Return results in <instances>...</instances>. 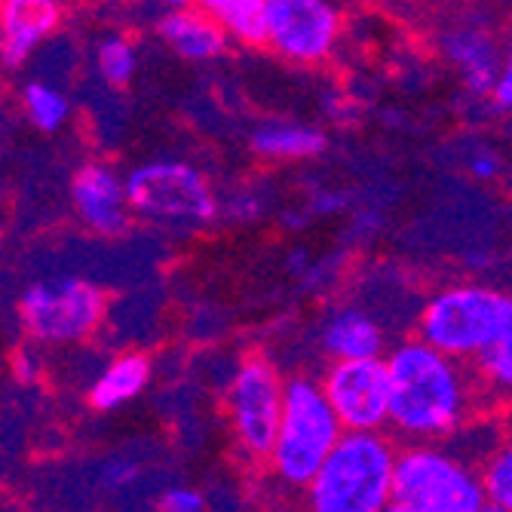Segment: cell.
I'll return each mask as SVG.
<instances>
[{"label":"cell","instance_id":"1","mask_svg":"<svg viewBox=\"0 0 512 512\" xmlns=\"http://www.w3.org/2000/svg\"><path fill=\"white\" fill-rule=\"evenodd\" d=\"M390 365V427L408 439H439L463 424L470 387L463 362L436 350L424 338L393 347Z\"/></svg>","mask_w":512,"mask_h":512},{"label":"cell","instance_id":"2","mask_svg":"<svg viewBox=\"0 0 512 512\" xmlns=\"http://www.w3.org/2000/svg\"><path fill=\"white\" fill-rule=\"evenodd\" d=\"M396 460L381 430H347L307 485L313 512H384L393 503Z\"/></svg>","mask_w":512,"mask_h":512},{"label":"cell","instance_id":"3","mask_svg":"<svg viewBox=\"0 0 512 512\" xmlns=\"http://www.w3.org/2000/svg\"><path fill=\"white\" fill-rule=\"evenodd\" d=\"M512 295L482 286L454 283L427 298L417 316V338L460 362H476L506 329Z\"/></svg>","mask_w":512,"mask_h":512},{"label":"cell","instance_id":"4","mask_svg":"<svg viewBox=\"0 0 512 512\" xmlns=\"http://www.w3.org/2000/svg\"><path fill=\"white\" fill-rule=\"evenodd\" d=\"M344 433L347 430L322 384L310 378L286 381L283 424H279V436L270 454L273 470L289 485H310Z\"/></svg>","mask_w":512,"mask_h":512},{"label":"cell","instance_id":"5","mask_svg":"<svg viewBox=\"0 0 512 512\" xmlns=\"http://www.w3.org/2000/svg\"><path fill=\"white\" fill-rule=\"evenodd\" d=\"M105 310V292L80 276L37 279L16 301V313L25 335L50 347L80 344L92 338L99 332Z\"/></svg>","mask_w":512,"mask_h":512},{"label":"cell","instance_id":"6","mask_svg":"<svg viewBox=\"0 0 512 512\" xmlns=\"http://www.w3.org/2000/svg\"><path fill=\"white\" fill-rule=\"evenodd\" d=\"M132 212L154 224L200 227L218 215V197L203 169L188 160H148L126 175Z\"/></svg>","mask_w":512,"mask_h":512},{"label":"cell","instance_id":"7","mask_svg":"<svg viewBox=\"0 0 512 512\" xmlns=\"http://www.w3.org/2000/svg\"><path fill=\"white\" fill-rule=\"evenodd\" d=\"M393 500L430 512H476L488 494L485 482L457 457L439 448H408L396 460Z\"/></svg>","mask_w":512,"mask_h":512},{"label":"cell","instance_id":"8","mask_svg":"<svg viewBox=\"0 0 512 512\" xmlns=\"http://www.w3.org/2000/svg\"><path fill=\"white\" fill-rule=\"evenodd\" d=\"M227 414L252 457H270L286 408V381L264 356H249L227 384Z\"/></svg>","mask_w":512,"mask_h":512},{"label":"cell","instance_id":"9","mask_svg":"<svg viewBox=\"0 0 512 512\" xmlns=\"http://www.w3.org/2000/svg\"><path fill=\"white\" fill-rule=\"evenodd\" d=\"M341 37L335 0H267V46L292 65L313 68L332 59Z\"/></svg>","mask_w":512,"mask_h":512},{"label":"cell","instance_id":"10","mask_svg":"<svg viewBox=\"0 0 512 512\" xmlns=\"http://www.w3.org/2000/svg\"><path fill=\"white\" fill-rule=\"evenodd\" d=\"M319 384L344 430H381L390 424L393 384L387 359H335Z\"/></svg>","mask_w":512,"mask_h":512},{"label":"cell","instance_id":"11","mask_svg":"<svg viewBox=\"0 0 512 512\" xmlns=\"http://www.w3.org/2000/svg\"><path fill=\"white\" fill-rule=\"evenodd\" d=\"M71 206L80 224L99 237H123L135 215L126 178L105 160H86L74 172Z\"/></svg>","mask_w":512,"mask_h":512},{"label":"cell","instance_id":"12","mask_svg":"<svg viewBox=\"0 0 512 512\" xmlns=\"http://www.w3.org/2000/svg\"><path fill=\"white\" fill-rule=\"evenodd\" d=\"M62 25V0H0V59L25 65Z\"/></svg>","mask_w":512,"mask_h":512},{"label":"cell","instance_id":"13","mask_svg":"<svg viewBox=\"0 0 512 512\" xmlns=\"http://www.w3.org/2000/svg\"><path fill=\"white\" fill-rule=\"evenodd\" d=\"M442 56L448 65L460 74L463 86H467L470 96H491L500 65H503V43L482 25H460L442 34L439 40Z\"/></svg>","mask_w":512,"mask_h":512},{"label":"cell","instance_id":"14","mask_svg":"<svg viewBox=\"0 0 512 512\" xmlns=\"http://www.w3.org/2000/svg\"><path fill=\"white\" fill-rule=\"evenodd\" d=\"M157 37L184 62H215L227 53L230 34L197 4L166 10L157 19Z\"/></svg>","mask_w":512,"mask_h":512},{"label":"cell","instance_id":"15","mask_svg":"<svg viewBox=\"0 0 512 512\" xmlns=\"http://www.w3.org/2000/svg\"><path fill=\"white\" fill-rule=\"evenodd\" d=\"M322 353L335 359H368L384 353V329L381 322L362 307H338L322 322Z\"/></svg>","mask_w":512,"mask_h":512},{"label":"cell","instance_id":"16","mask_svg":"<svg viewBox=\"0 0 512 512\" xmlns=\"http://www.w3.org/2000/svg\"><path fill=\"white\" fill-rule=\"evenodd\" d=\"M325 132L310 123L298 120H273L261 123L252 129L249 145L258 157L273 160V163H298V160H313L325 151Z\"/></svg>","mask_w":512,"mask_h":512},{"label":"cell","instance_id":"17","mask_svg":"<svg viewBox=\"0 0 512 512\" xmlns=\"http://www.w3.org/2000/svg\"><path fill=\"white\" fill-rule=\"evenodd\" d=\"M151 381V359L145 353H120L89 390V405L96 411H114L135 396Z\"/></svg>","mask_w":512,"mask_h":512},{"label":"cell","instance_id":"18","mask_svg":"<svg viewBox=\"0 0 512 512\" xmlns=\"http://www.w3.org/2000/svg\"><path fill=\"white\" fill-rule=\"evenodd\" d=\"M197 4L246 46H267V0H197Z\"/></svg>","mask_w":512,"mask_h":512},{"label":"cell","instance_id":"19","mask_svg":"<svg viewBox=\"0 0 512 512\" xmlns=\"http://www.w3.org/2000/svg\"><path fill=\"white\" fill-rule=\"evenodd\" d=\"M19 102H22V114L28 117V123L46 135L59 132L71 117V99L59 86L46 80H28L19 92Z\"/></svg>","mask_w":512,"mask_h":512},{"label":"cell","instance_id":"20","mask_svg":"<svg viewBox=\"0 0 512 512\" xmlns=\"http://www.w3.org/2000/svg\"><path fill=\"white\" fill-rule=\"evenodd\" d=\"M96 68H99V74H102V80L108 86H126L135 77V68H138L135 46L120 34L105 37L96 46Z\"/></svg>","mask_w":512,"mask_h":512},{"label":"cell","instance_id":"21","mask_svg":"<svg viewBox=\"0 0 512 512\" xmlns=\"http://www.w3.org/2000/svg\"><path fill=\"white\" fill-rule=\"evenodd\" d=\"M476 371L485 378L488 387L500 393H512V316L500 338L476 359Z\"/></svg>","mask_w":512,"mask_h":512},{"label":"cell","instance_id":"22","mask_svg":"<svg viewBox=\"0 0 512 512\" xmlns=\"http://www.w3.org/2000/svg\"><path fill=\"white\" fill-rule=\"evenodd\" d=\"M482 482H485V494L491 500L512 509V442H506L503 448H497L491 454V460L485 463Z\"/></svg>","mask_w":512,"mask_h":512},{"label":"cell","instance_id":"23","mask_svg":"<svg viewBox=\"0 0 512 512\" xmlns=\"http://www.w3.org/2000/svg\"><path fill=\"white\" fill-rule=\"evenodd\" d=\"M491 102L497 111H512V28L503 40V65H500L497 86L491 92Z\"/></svg>","mask_w":512,"mask_h":512},{"label":"cell","instance_id":"24","mask_svg":"<svg viewBox=\"0 0 512 512\" xmlns=\"http://www.w3.org/2000/svg\"><path fill=\"white\" fill-rule=\"evenodd\" d=\"M157 512H203V497L191 488H172L160 497Z\"/></svg>","mask_w":512,"mask_h":512},{"label":"cell","instance_id":"25","mask_svg":"<svg viewBox=\"0 0 512 512\" xmlns=\"http://www.w3.org/2000/svg\"><path fill=\"white\" fill-rule=\"evenodd\" d=\"M40 371H43V359L34 350H28V347L16 350V356H13V378L19 384H37Z\"/></svg>","mask_w":512,"mask_h":512},{"label":"cell","instance_id":"26","mask_svg":"<svg viewBox=\"0 0 512 512\" xmlns=\"http://www.w3.org/2000/svg\"><path fill=\"white\" fill-rule=\"evenodd\" d=\"M347 209V194H338V191H316L307 203V212L310 215H319V218H329V215H338Z\"/></svg>","mask_w":512,"mask_h":512},{"label":"cell","instance_id":"27","mask_svg":"<svg viewBox=\"0 0 512 512\" xmlns=\"http://www.w3.org/2000/svg\"><path fill=\"white\" fill-rule=\"evenodd\" d=\"M467 169L476 181H491L500 175V160L494 154H476V157H470Z\"/></svg>","mask_w":512,"mask_h":512},{"label":"cell","instance_id":"28","mask_svg":"<svg viewBox=\"0 0 512 512\" xmlns=\"http://www.w3.org/2000/svg\"><path fill=\"white\" fill-rule=\"evenodd\" d=\"M375 230H381V215L378 212H359L356 218H353V234L356 237H371Z\"/></svg>","mask_w":512,"mask_h":512},{"label":"cell","instance_id":"29","mask_svg":"<svg viewBox=\"0 0 512 512\" xmlns=\"http://www.w3.org/2000/svg\"><path fill=\"white\" fill-rule=\"evenodd\" d=\"M135 476V470L129 467V463H120V467H114L111 473H108V482L111 485H123V482H129Z\"/></svg>","mask_w":512,"mask_h":512},{"label":"cell","instance_id":"30","mask_svg":"<svg viewBox=\"0 0 512 512\" xmlns=\"http://www.w3.org/2000/svg\"><path fill=\"white\" fill-rule=\"evenodd\" d=\"M307 218H310V212H295V209L283 212V224L292 227V230H301V227L307 224Z\"/></svg>","mask_w":512,"mask_h":512},{"label":"cell","instance_id":"31","mask_svg":"<svg viewBox=\"0 0 512 512\" xmlns=\"http://www.w3.org/2000/svg\"><path fill=\"white\" fill-rule=\"evenodd\" d=\"M384 512H430V509H421V506H411V503H402V500H393Z\"/></svg>","mask_w":512,"mask_h":512},{"label":"cell","instance_id":"32","mask_svg":"<svg viewBox=\"0 0 512 512\" xmlns=\"http://www.w3.org/2000/svg\"><path fill=\"white\" fill-rule=\"evenodd\" d=\"M166 10H184V7H197V0H157Z\"/></svg>","mask_w":512,"mask_h":512},{"label":"cell","instance_id":"33","mask_svg":"<svg viewBox=\"0 0 512 512\" xmlns=\"http://www.w3.org/2000/svg\"><path fill=\"white\" fill-rule=\"evenodd\" d=\"M476 512H512V509H506L503 503H497V500H491V497H488V500H485V503H482Z\"/></svg>","mask_w":512,"mask_h":512}]
</instances>
